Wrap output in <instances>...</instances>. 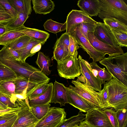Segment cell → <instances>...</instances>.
Wrapping results in <instances>:
<instances>
[{
  "instance_id": "1",
  "label": "cell",
  "mask_w": 127,
  "mask_h": 127,
  "mask_svg": "<svg viewBox=\"0 0 127 127\" xmlns=\"http://www.w3.org/2000/svg\"><path fill=\"white\" fill-rule=\"evenodd\" d=\"M105 83L110 107H113L116 111L123 109H127V87L114 78Z\"/></svg>"
},
{
  "instance_id": "2",
  "label": "cell",
  "mask_w": 127,
  "mask_h": 127,
  "mask_svg": "<svg viewBox=\"0 0 127 127\" xmlns=\"http://www.w3.org/2000/svg\"><path fill=\"white\" fill-rule=\"evenodd\" d=\"M105 66L113 78L127 87V53L105 57L99 62Z\"/></svg>"
},
{
  "instance_id": "3",
  "label": "cell",
  "mask_w": 127,
  "mask_h": 127,
  "mask_svg": "<svg viewBox=\"0 0 127 127\" xmlns=\"http://www.w3.org/2000/svg\"><path fill=\"white\" fill-rule=\"evenodd\" d=\"M102 7L98 14L101 19L114 18L126 25L127 5L123 0H99Z\"/></svg>"
},
{
  "instance_id": "4",
  "label": "cell",
  "mask_w": 127,
  "mask_h": 127,
  "mask_svg": "<svg viewBox=\"0 0 127 127\" xmlns=\"http://www.w3.org/2000/svg\"><path fill=\"white\" fill-rule=\"evenodd\" d=\"M78 54L77 50L74 54L70 55L61 62H57V70L60 77L74 79L81 74Z\"/></svg>"
},
{
  "instance_id": "5",
  "label": "cell",
  "mask_w": 127,
  "mask_h": 127,
  "mask_svg": "<svg viewBox=\"0 0 127 127\" xmlns=\"http://www.w3.org/2000/svg\"><path fill=\"white\" fill-rule=\"evenodd\" d=\"M75 87L70 85L72 89L93 108L101 109V98L99 92H97L85 84L77 81H72Z\"/></svg>"
},
{
  "instance_id": "6",
  "label": "cell",
  "mask_w": 127,
  "mask_h": 127,
  "mask_svg": "<svg viewBox=\"0 0 127 127\" xmlns=\"http://www.w3.org/2000/svg\"><path fill=\"white\" fill-rule=\"evenodd\" d=\"M78 58L82 75L78 77L76 81L83 82L95 91H101L102 90V83L98 78L95 77L94 75L89 64L83 59L80 55H79Z\"/></svg>"
},
{
  "instance_id": "7",
  "label": "cell",
  "mask_w": 127,
  "mask_h": 127,
  "mask_svg": "<svg viewBox=\"0 0 127 127\" xmlns=\"http://www.w3.org/2000/svg\"><path fill=\"white\" fill-rule=\"evenodd\" d=\"M66 115L64 108L50 107L47 114L38 121L34 127H58L66 119Z\"/></svg>"
},
{
  "instance_id": "8",
  "label": "cell",
  "mask_w": 127,
  "mask_h": 127,
  "mask_svg": "<svg viewBox=\"0 0 127 127\" xmlns=\"http://www.w3.org/2000/svg\"><path fill=\"white\" fill-rule=\"evenodd\" d=\"M75 39L77 44L90 56L94 62H100L105 58V54L96 50L91 45L88 39L82 33L80 28L77 26L73 32L69 34Z\"/></svg>"
},
{
  "instance_id": "9",
  "label": "cell",
  "mask_w": 127,
  "mask_h": 127,
  "mask_svg": "<svg viewBox=\"0 0 127 127\" xmlns=\"http://www.w3.org/2000/svg\"><path fill=\"white\" fill-rule=\"evenodd\" d=\"M65 22L66 25L65 33L69 34L73 32L77 25L82 23L97 24L98 22L83 11L73 9L68 14Z\"/></svg>"
},
{
  "instance_id": "10",
  "label": "cell",
  "mask_w": 127,
  "mask_h": 127,
  "mask_svg": "<svg viewBox=\"0 0 127 127\" xmlns=\"http://www.w3.org/2000/svg\"><path fill=\"white\" fill-rule=\"evenodd\" d=\"M85 114V120L96 127H113L103 110L93 108Z\"/></svg>"
},
{
  "instance_id": "11",
  "label": "cell",
  "mask_w": 127,
  "mask_h": 127,
  "mask_svg": "<svg viewBox=\"0 0 127 127\" xmlns=\"http://www.w3.org/2000/svg\"><path fill=\"white\" fill-rule=\"evenodd\" d=\"M88 36L90 44L99 52L105 55L107 54L109 56L120 55L124 53L121 47L112 46L100 41L95 36L94 33L88 32Z\"/></svg>"
},
{
  "instance_id": "12",
  "label": "cell",
  "mask_w": 127,
  "mask_h": 127,
  "mask_svg": "<svg viewBox=\"0 0 127 127\" xmlns=\"http://www.w3.org/2000/svg\"><path fill=\"white\" fill-rule=\"evenodd\" d=\"M94 33L97 39L103 42L114 47L120 46L114 35L104 23L97 22Z\"/></svg>"
},
{
  "instance_id": "13",
  "label": "cell",
  "mask_w": 127,
  "mask_h": 127,
  "mask_svg": "<svg viewBox=\"0 0 127 127\" xmlns=\"http://www.w3.org/2000/svg\"><path fill=\"white\" fill-rule=\"evenodd\" d=\"M11 127H27L35 125L39 121L30 111L27 103L22 106Z\"/></svg>"
},
{
  "instance_id": "14",
  "label": "cell",
  "mask_w": 127,
  "mask_h": 127,
  "mask_svg": "<svg viewBox=\"0 0 127 127\" xmlns=\"http://www.w3.org/2000/svg\"><path fill=\"white\" fill-rule=\"evenodd\" d=\"M14 82L15 85V93L22 95L27 98L36 89L44 84L32 82L25 78L21 77L15 78Z\"/></svg>"
},
{
  "instance_id": "15",
  "label": "cell",
  "mask_w": 127,
  "mask_h": 127,
  "mask_svg": "<svg viewBox=\"0 0 127 127\" xmlns=\"http://www.w3.org/2000/svg\"><path fill=\"white\" fill-rule=\"evenodd\" d=\"M68 103L80 110L81 112H87L93 107L72 89L66 88Z\"/></svg>"
},
{
  "instance_id": "16",
  "label": "cell",
  "mask_w": 127,
  "mask_h": 127,
  "mask_svg": "<svg viewBox=\"0 0 127 127\" xmlns=\"http://www.w3.org/2000/svg\"><path fill=\"white\" fill-rule=\"evenodd\" d=\"M77 5L81 10L91 17L97 16L102 7L99 0H79Z\"/></svg>"
},
{
  "instance_id": "17",
  "label": "cell",
  "mask_w": 127,
  "mask_h": 127,
  "mask_svg": "<svg viewBox=\"0 0 127 127\" xmlns=\"http://www.w3.org/2000/svg\"><path fill=\"white\" fill-rule=\"evenodd\" d=\"M14 31L23 33L32 39L40 42L41 45L45 43L50 36L49 33L45 31L27 27L24 25Z\"/></svg>"
},
{
  "instance_id": "18",
  "label": "cell",
  "mask_w": 127,
  "mask_h": 127,
  "mask_svg": "<svg viewBox=\"0 0 127 127\" xmlns=\"http://www.w3.org/2000/svg\"><path fill=\"white\" fill-rule=\"evenodd\" d=\"M45 91L39 96L31 99L26 100L29 107L37 105H45L51 103L52 96L54 84L50 83Z\"/></svg>"
},
{
  "instance_id": "19",
  "label": "cell",
  "mask_w": 127,
  "mask_h": 127,
  "mask_svg": "<svg viewBox=\"0 0 127 127\" xmlns=\"http://www.w3.org/2000/svg\"><path fill=\"white\" fill-rule=\"evenodd\" d=\"M66 88L63 84L55 81L51 103H59L61 107L68 103Z\"/></svg>"
},
{
  "instance_id": "20",
  "label": "cell",
  "mask_w": 127,
  "mask_h": 127,
  "mask_svg": "<svg viewBox=\"0 0 127 127\" xmlns=\"http://www.w3.org/2000/svg\"><path fill=\"white\" fill-rule=\"evenodd\" d=\"M32 1L33 8L36 14H46L54 9V3L51 0H32Z\"/></svg>"
},
{
  "instance_id": "21",
  "label": "cell",
  "mask_w": 127,
  "mask_h": 127,
  "mask_svg": "<svg viewBox=\"0 0 127 127\" xmlns=\"http://www.w3.org/2000/svg\"><path fill=\"white\" fill-rule=\"evenodd\" d=\"M14 80L0 82V92L9 97L11 102L16 104L15 85Z\"/></svg>"
},
{
  "instance_id": "22",
  "label": "cell",
  "mask_w": 127,
  "mask_h": 127,
  "mask_svg": "<svg viewBox=\"0 0 127 127\" xmlns=\"http://www.w3.org/2000/svg\"><path fill=\"white\" fill-rule=\"evenodd\" d=\"M89 64L94 75L100 80L102 84H104L106 81H108L113 78L112 76L107 69L104 68H100L96 62L93 61Z\"/></svg>"
},
{
  "instance_id": "23",
  "label": "cell",
  "mask_w": 127,
  "mask_h": 127,
  "mask_svg": "<svg viewBox=\"0 0 127 127\" xmlns=\"http://www.w3.org/2000/svg\"><path fill=\"white\" fill-rule=\"evenodd\" d=\"M18 13L24 12L30 15L32 11L31 0H8Z\"/></svg>"
},
{
  "instance_id": "24",
  "label": "cell",
  "mask_w": 127,
  "mask_h": 127,
  "mask_svg": "<svg viewBox=\"0 0 127 127\" xmlns=\"http://www.w3.org/2000/svg\"><path fill=\"white\" fill-rule=\"evenodd\" d=\"M35 63L45 74L49 75L50 74L51 71L49 70V67L51 66V60L48 57L45 55L43 53L39 52Z\"/></svg>"
},
{
  "instance_id": "25",
  "label": "cell",
  "mask_w": 127,
  "mask_h": 127,
  "mask_svg": "<svg viewBox=\"0 0 127 127\" xmlns=\"http://www.w3.org/2000/svg\"><path fill=\"white\" fill-rule=\"evenodd\" d=\"M43 26L45 30L54 33L64 31L66 29L65 22L64 24L61 23L51 19L47 20L44 23Z\"/></svg>"
},
{
  "instance_id": "26",
  "label": "cell",
  "mask_w": 127,
  "mask_h": 127,
  "mask_svg": "<svg viewBox=\"0 0 127 127\" xmlns=\"http://www.w3.org/2000/svg\"><path fill=\"white\" fill-rule=\"evenodd\" d=\"M53 56L51 60H56L57 62L62 61L70 55L68 50L61 45L55 44L53 47Z\"/></svg>"
},
{
  "instance_id": "27",
  "label": "cell",
  "mask_w": 127,
  "mask_h": 127,
  "mask_svg": "<svg viewBox=\"0 0 127 127\" xmlns=\"http://www.w3.org/2000/svg\"><path fill=\"white\" fill-rule=\"evenodd\" d=\"M25 35L22 32L12 31L7 32L0 36V45L6 46L16 39Z\"/></svg>"
},
{
  "instance_id": "28",
  "label": "cell",
  "mask_w": 127,
  "mask_h": 127,
  "mask_svg": "<svg viewBox=\"0 0 127 127\" xmlns=\"http://www.w3.org/2000/svg\"><path fill=\"white\" fill-rule=\"evenodd\" d=\"M29 17V15L24 12L18 13L16 19L12 22L5 26L8 31L15 30L23 25Z\"/></svg>"
},
{
  "instance_id": "29",
  "label": "cell",
  "mask_w": 127,
  "mask_h": 127,
  "mask_svg": "<svg viewBox=\"0 0 127 127\" xmlns=\"http://www.w3.org/2000/svg\"><path fill=\"white\" fill-rule=\"evenodd\" d=\"M40 43H41L40 42L32 39L24 47L16 51L20 55L21 60L25 62L26 59L28 57L32 56V55L31 53V50L34 46Z\"/></svg>"
},
{
  "instance_id": "30",
  "label": "cell",
  "mask_w": 127,
  "mask_h": 127,
  "mask_svg": "<svg viewBox=\"0 0 127 127\" xmlns=\"http://www.w3.org/2000/svg\"><path fill=\"white\" fill-rule=\"evenodd\" d=\"M51 105H37L29 107L30 110L34 116L38 120L42 119L48 112Z\"/></svg>"
},
{
  "instance_id": "31",
  "label": "cell",
  "mask_w": 127,
  "mask_h": 127,
  "mask_svg": "<svg viewBox=\"0 0 127 127\" xmlns=\"http://www.w3.org/2000/svg\"><path fill=\"white\" fill-rule=\"evenodd\" d=\"M85 114L79 112L77 115L66 119L58 127H72L75 125H78L85 120Z\"/></svg>"
},
{
  "instance_id": "32",
  "label": "cell",
  "mask_w": 127,
  "mask_h": 127,
  "mask_svg": "<svg viewBox=\"0 0 127 127\" xmlns=\"http://www.w3.org/2000/svg\"><path fill=\"white\" fill-rule=\"evenodd\" d=\"M31 39L27 36L24 35L13 41L6 46L10 47L16 51L24 47Z\"/></svg>"
},
{
  "instance_id": "33",
  "label": "cell",
  "mask_w": 127,
  "mask_h": 127,
  "mask_svg": "<svg viewBox=\"0 0 127 127\" xmlns=\"http://www.w3.org/2000/svg\"><path fill=\"white\" fill-rule=\"evenodd\" d=\"M104 23L109 27L127 32V25L118 19L114 18L103 19Z\"/></svg>"
},
{
  "instance_id": "34",
  "label": "cell",
  "mask_w": 127,
  "mask_h": 127,
  "mask_svg": "<svg viewBox=\"0 0 127 127\" xmlns=\"http://www.w3.org/2000/svg\"><path fill=\"white\" fill-rule=\"evenodd\" d=\"M107 26L114 36L120 46L127 47V32Z\"/></svg>"
},
{
  "instance_id": "35",
  "label": "cell",
  "mask_w": 127,
  "mask_h": 127,
  "mask_svg": "<svg viewBox=\"0 0 127 127\" xmlns=\"http://www.w3.org/2000/svg\"><path fill=\"white\" fill-rule=\"evenodd\" d=\"M14 72L9 67L0 63V82L17 78Z\"/></svg>"
},
{
  "instance_id": "36",
  "label": "cell",
  "mask_w": 127,
  "mask_h": 127,
  "mask_svg": "<svg viewBox=\"0 0 127 127\" xmlns=\"http://www.w3.org/2000/svg\"><path fill=\"white\" fill-rule=\"evenodd\" d=\"M15 19L7 12L0 2V23L6 26Z\"/></svg>"
},
{
  "instance_id": "37",
  "label": "cell",
  "mask_w": 127,
  "mask_h": 127,
  "mask_svg": "<svg viewBox=\"0 0 127 127\" xmlns=\"http://www.w3.org/2000/svg\"><path fill=\"white\" fill-rule=\"evenodd\" d=\"M97 24L91 23L83 22L78 25L77 26L80 28L82 33L84 36L88 39V33L89 32L94 33Z\"/></svg>"
},
{
  "instance_id": "38",
  "label": "cell",
  "mask_w": 127,
  "mask_h": 127,
  "mask_svg": "<svg viewBox=\"0 0 127 127\" xmlns=\"http://www.w3.org/2000/svg\"><path fill=\"white\" fill-rule=\"evenodd\" d=\"M116 117L119 127H126L127 124V110L123 109L116 111Z\"/></svg>"
},
{
  "instance_id": "39",
  "label": "cell",
  "mask_w": 127,
  "mask_h": 127,
  "mask_svg": "<svg viewBox=\"0 0 127 127\" xmlns=\"http://www.w3.org/2000/svg\"><path fill=\"white\" fill-rule=\"evenodd\" d=\"M107 116L113 127H119L118 123L116 117V112L113 107L103 110Z\"/></svg>"
},
{
  "instance_id": "40",
  "label": "cell",
  "mask_w": 127,
  "mask_h": 127,
  "mask_svg": "<svg viewBox=\"0 0 127 127\" xmlns=\"http://www.w3.org/2000/svg\"><path fill=\"white\" fill-rule=\"evenodd\" d=\"M0 2L3 6L7 12L13 18L16 19L18 13L8 0H0Z\"/></svg>"
},
{
  "instance_id": "41",
  "label": "cell",
  "mask_w": 127,
  "mask_h": 127,
  "mask_svg": "<svg viewBox=\"0 0 127 127\" xmlns=\"http://www.w3.org/2000/svg\"><path fill=\"white\" fill-rule=\"evenodd\" d=\"M99 92L101 98V109L103 110L110 108L108 102V93L105 83L104 84V87L103 89Z\"/></svg>"
},
{
  "instance_id": "42",
  "label": "cell",
  "mask_w": 127,
  "mask_h": 127,
  "mask_svg": "<svg viewBox=\"0 0 127 127\" xmlns=\"http://www.w3.org/2000/svg\"><path fill=\"white\" fill-rule=\"evenodd\" d=\"M48 85V84L46 83L38 87L29 95L27 98L31 99L40 95L46 89Z\"/></svg>"
},
{
  "instance_id": "43",
  "label": "cell",
  "mask_w": 127,
  "mask_h": 127,
  "mask_svg": "<svg viewBox=\"0 0 127 127\" xmlns=\"http://www.w3.org/2000/svg\"><path fill=\"white\" fill-rule=\"evenodd\" d=\"M0 101L9 108H15L21 107L18 104L12 103L9 97L0 92Z\"/></svg>"
},
{
  "instance_id": "44",
  "label": "cell",
  "mask_w": 127,
  "mask_h": 127,
  "mask_svg": "<svg viewBox=\"0 0 127 127\" xmlns=\"http://www.w3.org/2000/svg\"><path fill=\"white\" fill-rule=\"evenodd\" d=\"M69 42V34L65 32L57 39L55 44L62 45L68 50Z\"/></svg>"
},
{
  "instance_id": "45",
  "label": "cell",
  "mask_w": 127,
  "mask_h": 127,
  "mask_svg": "<svg viewBox=\"0 0 127 127\" xmlns=\"http://www.w3.org/2000/svg\"><path fill=\"white\" fill-rule=\"evenodd\" d=\"M69 42L68 47L69 52L70 55H72L74 54L75 51L78 49L80 47L73 37L70 34H69Z\"/></svg>"
},
{
  "instance_id": "46",
  "label": "cell",
  "mask_w": 127,
  "mask_h": 127,
  "mask_svg": "<svg viewBox=\"0 0 127 127\" xmlns=\"http://www.w3.org/2000/svg\"><path fill=\"white\" fill-rule=\"evenodd\" d=\"M20 110L8 113L0 116V125L4 124L13 118Z\"/></svg>"
},
{
  "instance_id": "47",
  "label": "cell",
  "mask_w": 127,
  "mask_h": 127,
  "mask_svg": "<svg viewBox=\"0 0 127 127\" xmlns=\"http://www.w3.org/2000/svg\"><path fill=\"white\" fill-rule=\"evenodd\" d=\"M6 47L8 52L12 56L17 60H21L20 55L17 52L10 47Z\"/></svg>"
},
{
  "instance_id": "48",
  "label": "cell",
  "mask_w": 127,
  "mask_h": 127,
  "mask_svg": "<svg viewBox=\"0 0 127 127\" xmlns=\"http://www.w3.org/2000/svg\"><path fill=\"white\" fill-rule=\"evenodd\" d=\"M17 114L5 123L0 125V127H11L17 118Z\"/></svg>"
},
{
  "instance_id": "49",
  "label": "cell",
  "mask_w": 127,
  "mask_h": 127,
  "mask_svg": "<svg viewBox=\"0 0 127 127\" xmlns=\"http://www.w3.org/2000/svg\"><path fill=\"white\" fill-rule=\"evenodd\" d=\"M21 108V107L15 108H9L7 109L0 110V116L8 113L19 110H20Z\"/></svg>"
},
{
  "instance_id": "50",
  "label": "cell",
  "mask_w": 127,
  "mask_h": 127,
  "mask_svg": "<svg viewBox=\"0 0 127 127\" xmlns=\"http://www.w3.org/2000/svg\"><path fill=\"white\" fill-rule=\"evenodd\" d=\"M41 45V43H40L34 46L32 48L31 51V53L32 56L34 55L36 52L40 50Z\"/></svg>"
},
{
  "instance_id": "51",
  "label": "cell",
  "mask_w": 127,
  "mask_h": 127,
  "mask_svg": "<svg viewBox=\"0 0 127 127\" xmlns=\"http://www.w3.org/2000/svg\"><path fill=\"white\" fill-rule=\"evenodd\" d=\"M5 26V25L0 23V35H1L8 31Z\"/></svg>"
},
{
  "instance_id": "52",
  "label": "cell",
  "mask_w": 127,
  "mask_h": 127,
  "mask_svg": "<svg viewBox=\"0 0 127 127\" xmlns=\"http://www.w3.org/2000/svg\"><path fill=\"white\" fill-rule=\"evenodd\" d=\"M79 125L80 127H96L90 124L85 120L81 122Z\"/></svg>"
},
{
  "instance_id": "53",
  "label": "cell",
  "mask_w": 127,
  "mask_h": 127,
  "mask_svg": "<svg viewBox=\"0 0 127 127\" xmlns=\"http://www.w3.org/2000/svg\"><path fill=\"white\" fill-rule=\"evenodd\" d=\"M9 108L0 101V110H4Z\"/></svg>"
},
{
  "instance_id": "54",
  "label": "cell",
  "mask_w": 127,
  "mask_h": 127,
  "mask_svg": "<svg viewBox=\"0 0 127 127\" xmlns=\"http://www.w3.org/2000/svg\"><path fill=\"white\" fill-rule=\"evenodd\" d=\"M72 127H80L78 125H75L74 126H73Z\"/></svg>"
},
{
  "instance_id": "55",
  "label": "cell",
  "mask_w": 127,
  "mask_h": 127,
  "mask_svg": "<svg viewBox=\"0 0 127 127\" xmlns=\"http://www.w3.org/2000/svg\"><path fill=\"white\" fill-rule=\"evenodd\" d=\"M35 125H32V126H29L28 127H34Z\"/></svg>"
},
{
  "instance_id": "56",
  "label": "cell",
  "mask_w": 127,
  "mask_h": 127,
  "mask_svg": "<svg viewBox=\"0 0 127 127\" xmlns=\"http://www.w3.org/2000/svg\"><path fill=\"white\" fill-rule=\"evenodd\" d=\"M0 36H1V35H0Z\"/></svg>"
},
{
  "instance_id": "57",
  "label": "cell",
  "mask_w": 127,
  "mask_h": 127,
  "mask_svg": "<svg viewBox=\"0 0 127 127\" xmlns=\"http://www.w3.org/2000/svg\"></svg>"
},
{
  "instance_id": "58",
  "label": "cell",
  "mask_w": 127,
  "mask_h": 127,
  "mask_svg": "<svg viewBox=\"0 0 127 127\" xmlns=\"http://www.w3.org/2000/svg\"></svg>"
}]
</instances>
